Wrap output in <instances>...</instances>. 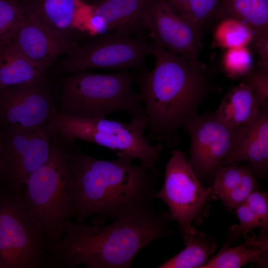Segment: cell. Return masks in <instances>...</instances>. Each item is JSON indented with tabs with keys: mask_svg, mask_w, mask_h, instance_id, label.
Listing matches in <instances>:
<instances>
[{
	"mask_svg": "<svg viewBox=\"0 0 268 268\" xmlns=\"http://www.w3.org/2000/svg\"><path fill=\"white\" fill-rule=\"evenodd\" d=\"M114 160L93 157L72 145L70 162L73 174L72 205L69 217L103 225L152 206L159 177L134 159L119 156Z\"/></svg>",
	"mask_w": 268,
	"mask_h": 268,
	"instance_id": "cell-1",
	"label": "cell"
},
{
	"mask_svg": "<svg viewBox=\"0 0 268 268\" xmlns=\"http://www.w3.org/2000/svg\"><path fill=\"white\" fill-rule=\"evenodd\" d=\"M168 212L151 206L106 226L64 224L63 235L48 251L53 268H128L138 253L152 241L173 234Z\"/></svg>",
	"mask_w": 268,
	"mask_h": 268,
	"instance_id": "cell-2",
	"label": "cell"
},
{
	"mask_svg": "<svg viewBox=\"0 0 268 268\" xmlns=\"http://www.w3.org/2000/svg\"><path fill=\"white\" fill-rule=\"evenodd\" d=\"M150 55L155 59L153 68L135 75L149 130L147 136L171 148L180 141L179 130L197 115L215 88L203 66H194L152 41Z\"/></svg>",
	"mask_w": 268,
	"mask_h": 268,
	"instance_id": "cell-3",
	"label": "cell"
},
{
	"mask_svg": "<svg viewBox=\"0 0 268 268\" xmlns=\"http://www.w3.org/2000/svg\"><path fill=\"white\" fill-rule=\"evenodd\" d=\"M73 143L56 131L47 160L29 177L22 195L28 213L42 225L49 245L63 235L72 205L73 174L70 162Z\"/></svg>",
	"mask_w": 268,
	"mask_h": 268,
	"instance_id": "cell-4",
	"label": "cell"
},
{
	"mask_svg": "<svg viewBox=\"0 0 268 268\" xmlns=\"http://www.w3.org/2000/svg\"><path fill=\"white\" fill-rule=\"evenodd\" d=\"M134 80L129 69L113 74L86 70L69 73L61 81L57 111L86 119L125 111L133 119L146 118L141 97L133 88Z\"/></svg>",
	"mask_w": 268,
	"mask_h": 268,
	"instance_id": "cell-5",
	"label": "cell"
},
{
	"mask_svg": "<svg viewBox=\"0 0 268 268\" xmlns=\"http://www.w3.org/2000/svg\"><path fill=\"white\" fill-rule=\"evenodd\" d=\"M70 143L80 139L109 148L119 156L138 160L140 164L159 176L157 164L163 150L161 143L152 145L144 134L146 118H134L129 123L105 118L86 119L54 111L49 120Z\"/></svg>",
	"mask_w": 268,
	"mask_h": 268,
	"instance_id": "cell-6",
	"label": "cell"
},
{
	"mask_svg": "<svg viewBox=\"0 0 268 268\" xmlns=\"http://www.w3.org/2000/svg\"><path fill=\"white\" fill-rule=\"evenodd\" d=\"M0 197L1 268H53L44 230L28 213L21 192L6 190Z\"/></svg>",
	"mask_w": 268,
	"mask_h": 268,
	"instance_id": "cell-7",
	"label": "cell"
},
{
	"mask_svg": "<svg viewBox=\"0 0 268 268\" xmlns=\"http://www.w3.org/2000/svg\"><path fill=\"white\" fill-rule=\"evenodd\" d=\"M150 51V42L143 34L133 37L108 32L94 35L82 46H76L56 65L54 71L69 74L95 68L143 70Z\"/></svg>",
	"mask_w": 268,
	"mask_h": 268,
	"instance_id": "cell-8",
	"label": "cell"
},
{
	"mask_svg": "<svg viewBox=\"0 0 268 268\" xmlns=\"http://www.w3.org/2000/svg\"><path fill=\"white\" fill-rule=\"evenodd\" d=\"M1 130L0 179L4 180L7 190L19 193L31 174L47 160L57 130L50 120L33 128Z\"/></svg>",
	"mask_w": 268,
	"mask_h": 268,
	"instance_id": "cell-9",
	"label": "cell"
},
{
	"mask_svg": "<svg viewBox=\"0 0 268 268\" xmlns=\"http://www.w3.org/2000/svg\"><path fill=\"white\" fill-rule=\"evenodd\" d=\"M155 199L164 202L172 221H176L182 235L202 213L207 202L215 198L212 188L204 187L180 149L172 151L165 168L162 188Z\"/></svg>",
	"mask_w": 268,
	"mask_h": 268,
	"instance_id": "cell-10",
	"label": "cell"
},
{
	"mask_svg": "<svg viewBox=\"0 0 268 268\" xmlns=\"http://www.w3.org/2000/svg\"><path fill=\"white\" fill-rule=\"evenodd\" d=\"M184 127L191 138L188 161L201 181L212 178L214 170L232 152L245 129L230 127L214 113L197 114Z\"/></svg>",
	"mask_w": 268,
	"mask_h": 268,
	"instance_id": "cell-11",
	"label": "cell"
},
{
	"mask_svg": "<svg viewBox=\"0 0 268 268\" xmlns=\"http://www.w3.org/2000/svg\"><path fill=\"white\" fill-rule=\"evenodd\" d=\"M142 26L151 41L186 59L192 65L203 66L199 60L202 49L201 31L178 14L166 0H149Z\"/></svg>",
	"mask_w": 268,
	"mask_h": 268,
	"instance_id": "cell-12",
	"label": "cell"
},
{
	"mask_svg": "<svg viewBox=\"0 0 268 268\" xmlns=\"http://www.w3.org/2000/svg\"><path fill=\"white\" fill-rule=\"evenodd\" d=\"M46 78L0 90V128H30L49 121L59 97Z\"/></svg>",
	"mask_w": 268,
	"mask_h": 268,
	"instance_id": "cell-13",
	"label": "cell"
},
{
	"mask_svg": "<svg viewBox=\"0 0 268 268\" xmlns=\"http://www.w3.org/2000/svg\"><path fill=\"white\" fill-rule=\"evenodd\" d=\"M149 0H102L90 4L82 31L93 36L108 32L143 34L142 18Z\"/></svg>",
	"mask_w": 268,
	"mask_h": 268,
	"instance_id": "cell-14",
	"label": "cell"
},
{
	"mask_svg": "<svg viewBox=\"0 0 268 268\" xmlns=\"http://www.w3.org/2000/svg\"><path fill=\"white\" fill-rule=\"evenodd\" d=\"M8 43L45 71L59 57L77 46L55 35L36 20L26 8Z\"/></svg>",
	"mask_w": 268,
	"mask_h": 268,
	"instance_id": "cell-15",
	"label": "cell"
},
{
	"mask_svg": "<svg viewBox=\"0 0 268 268\" xmlns=\"http://www.w3.org/2000/svg\"><path fill=\"white\" fill-rule=\"evenodd\" d=\"M249 163L258 178L268 172V105L262 107L256 118L244 130L232 152L221 165Z\"/></svg>",
	"mask_w": 268,
	"mask_h": 268,
	"instance_id": "cell-16",
	"label": "cell"
},
{
	"mask_svg": "<svg viewBox=\"0 0 268 268\" xmlns=\"http://www.w3.org/2000/svg\"><path fill=\"white\" fill-rule=\"evenodd\" d=\"M82 0H39L26 8L40 24L62 40L76 44L73 36L78 30Z\"/></svg>",
	"mask_w": 268,
	"mask_h": 268,
	"instance_id": "cell-17",
	"label": "cell"
},
{
	"mask_svg": "<svg viewBox=\"0 0 268 268\" xmlns=\"http://www.w3.org/2000/svg\"><path fill=\"white\" fill-rule=\"evenodd\" d=\"M212 177L215 198L220 199L229 209H235L258 189L256 177L249 165H220L214 170Z\"/></svg>",
	"mask_w": 268,
	"mask_h": 268,
	"instance_id": "cell-18",
	"label": "cell"
},
{
	"mask_svg": "<svg viewBox=\"0 0 268 268\" xmlns=\"http://www.w3.org/2000/svg\"><path fill=\"white\" fill-rule=\"evenodd\" d=\"M261 109L250 88L241 82L226 94L214 114L231 128L244 129L256 118Z\"/></svg>",
	"mask_w": 268,
	"mask_h": 268,
	"instance_id": "cell-19",
	"label": "cell"
},
{
	"mask_svg": "<svg viewBox=\"0 0 268 268\" xmlns=\"http://www.w3.org/2000/svg\"><path fill=\"white\" fill-rule=\"evenodd\" d=\"M267 231L258 238H247L244 243L230 247L225 243L219 252L201 268H238L249 263L268 266Z\"/></svg>",
	"mask_w": 268,
	"mask_h": 268,
	"instance_id": "cell-20",
	"label": "cell"
},
{
	"mask_svg": "<svg viewBox=\"0 0 268 268\" xmlns=\"http://www.w3.org/2000/svg\"><path fill=\"white\" fill-rule=\"evenodd\" d=\"M46 72L11 43L0 46V90L42 79Z\"/></svg>",
	"mask_w": 268,
	"mask_h": 268,
	"instance_id": "cell-21",
	"label": "cell"
},
{
	"mask_svg": "<svg viewBox=\"0 0 268 268\" xmlns=\"http://www.w3.org/2000/svg\"><path fill=\"white\" fill-rule=\"evenodd\" d=\"M185 248L171 258L160 264L159 268H201L216 248V242L195 226L182 235Z\"/></svg>",
	"mask_w": 268,
	"mask_h": 268,
	"instance_id": "cell-22",
	"label": "cell"
},
{
	"mask_svg": "<svg viewBox=\"0 0 268 268\" xmlns=\"http://www.w3.org/2000/svg\"><path fill=\"white\" fill-rule=\"evenodd\" d=\"M218 19L231 17L248 25L255 35H268V0H219Z\"/></svg>",
	"mask_w": 268,
	"mask_h": 268,
	"instance_id": "cell-23",
	"label": "cell"
},
{
	"mask_svg": "<svg viewBox=\"0 0 268 268\" xmlns=\"http://www.w3.org/2000/svg\"><path fill=\"white\" fill-rule=\"evenodd\" d=\"M213 33V46L229 49L247 46L254 34L253 30L242 21L231 17L219 19Z\"/></svg>",
	"mask_w": 268,
	"mask_h": 268,
	"instance_id": "cell-24",
	"label": "cell"
},
{
	"mask_svg": "<svg viewBox=\"0 0 268 268\" xmlns=\"http://www.w3.org/2000/svg\"><path fill=\"white\" fill-rule=\"evenodd\" d=\"M221 66L230 78H242L255 67L252 54L247 46L227 49L223 55Z\"/></svg>",
	"mask_w": 268,
	"mask_h": 268,
	"instance_id": "cell-25",
	"label": "cell"
},
{
	"mask_svg": "<svg viewBox=\"0 0 268 268\" xmlns=\"http://www.w3.org/2000/svg\"><path fill=\"white\" fill-rule=\"evenodd\" d=\"M25 12L10 0H0V46L10 41Z\"/></svg>",
	"mask_w": 268,
	"mask_h": 268,
	"instance_id": "cell-26",
	"label": "cell"
},
{
	"mask_svg": "<svg viewBox=\"0 0 268 268\" xmlns=\"http://www.w3.org/2000/svg\"><path fill=\"white\" fill-rule=\"evenodd\" d=\"M239 224L231 227L226 243L230 244L245 235L248 231L257 228L266 229L260 219L254 211L244 201L236 208Z\"/></svg>",
	"mask_w": 268,
	"mask_h": 268,
	"instance_id": "cell-27",
	"label": "cell"
},
{
	"mask_svg": "<svg viewBox=\"0 0 268 268\" xmlns=\"http://www.w3.org/2000/svg\"><path fill=\"white\" fill-rule=\"evenodd\" d=\"M241 79L251 90L261 108L268 104V70L255 67Z\"/></svg>",
	"mask_w": 268,
	"mask_h": 268,
	"instance_id": "cell-28",
	"label": "cell"
},
{
	"mask_svg": "<svg viewBox=\"0 0 268 268\" xmlns=\"http://www.w3.org/2000/svg\"><path fill=\"white\" fill-rule=\"evenodd\" d=\"M219 0H189L188 10L193 23L201 31L203 25L215 15Z\"/></svg>",
	"mask_w": 268,
	"mask_h": 268,
	"instance_id": "cell-29",
	"label": "cell"
},
{
	"mask_svg": "<svg viewBox=\"0 0 268 268\" xmlns=\"http://www.w3.org/2000/svg\"><path fill=\"white\" fill-rule=\"evenodd\" d=\"M245 202L254 211L264 227H268V198L266 193L256 190L247 198Z\"/></svg>",
	"mask_w": 268,
	"mask_h": 268,
	"instance_id": "cell-30",
	"label": "cell"
},
{
	"mask_svg": "<svg viewBox=\"0 0 268 268\" xmlns=\"http://www.w3.org/2000/svg\"><path fill=\"white\" fill-rule=\"evenodd\" d=\"M251 44L259 56L256 67L268 70V35H254Z\"/></svg>",
	"mask_w": 268,
	"mask_h": 268,
	"instance_id": "cell-31",
	"label": "cell"
},
{
	"mask_svg": "<svg viewBox=\"0 0 268 268\" xmlns=\"http://www.w3.org/2000/svg\"><path fill=\"white\" fill-rule=\"evenodd\" d=\"M166 0L168 2V3L170 5V6L178 14L193 23V22L191 21L189 18L188 14V3L189 0Z\"/></svg>",
	"mask_w": 268,
	"mask_h": 268,
	"instance_id": "cell-32",
	"label": "cell"
},
{
	"mask_svg": "<svg viewBox=\"0 0 268 268\" xmlns=\"http://www.w3.org/2000/svg\"><path fill=\"white\" fill-rule=\"evenodd\" d=\"M1 145H2V133H1V128L0 127V156L1 150Z\"/></svg>",
	"mask_w": 268,
	"mask_h": 268,
	"instance_id": "cell-33",
	"label": "cell"
},
{
	"mask_svg": "<svg viewBox=\"0 0 268 268\" xmlns=\"http://www.w3.org/2000/svg\"><path fill=\"white\" fill-rule=\"evenodd\" d=\"M96 0V1H97L96 3H97V2L100 1H101V0Z\"/></svg>",
	"mask_w": 268,
	"mask_h": 268,
	"instance_id": "cell-34",
	"label": "cell"
},
{
	"mask_svg": "<svg viewBox=\"0 0 268 268\" xmlns=\"http://www.w3.org/2000/svg\"><path fill=\"white\" fill-rule=\"evenodd\" d=\"M87 9H88V8H87Z\"/></svg>",
	"mask_w": 268,
	"mask_h": 268,
	"instance_id": "cell-35",
	"label": "cell"
},
{
	"mask_svg": "<svg viewBox=\"0 0 268 268\" xmlns=\"http://www.w3.org/2000/svg\"><path fill=\"white\" fill-rule=\"evenodd\" d=\"M0 268H1V266H0Z\"/></svg>",
	"mask_w": 268,
	"mask_h": 268,
	"instance_id": "cell-36",
	"label": "cell"
},
{
	"mask_svg": "<svg viewBox=\"0 0 268 268\" xmlns=\"http://www.w3.org/2000/svg\"></svg>",
	"mask_w": 268,
	"mask_h": 268,
	"instance_id": "cell-37",
	"label": "cell"
}]
</instances>
